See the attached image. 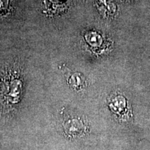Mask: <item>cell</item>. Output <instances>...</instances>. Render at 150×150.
I'll return each mask as SVG.
<instances>
[{"mask_svg": "<svg viewBox=\"0 0 150 150\" xmlns=\"http://www.w3.org/2000/svg\"><path fill=\"white\" fill-rule=\"evenodd\" d=\"M102 38H103L100 35L95 32H91L86 35V40L88 42L91 43L92 46L95 47L99 46L101 47L103 43Z\"/></svg>", "mask_w": 150, "mask_h": 150, "instance_id": "cell-1", "label": "cell"}, {"mask_svg": "<svg viewBox=\"0 0 150 150\" xmlns=\"http://www.w3.org/2000/svg\"><path fill=\"white\" fill-rule=\"evenodd\" d=\"M8 6V0H0V12L6 9Z\"/></svg>", "mask_w": 150, "mask_h": 150, "instance_id": "cell-2", "label": "cell"}]
</instances>
